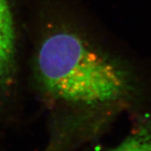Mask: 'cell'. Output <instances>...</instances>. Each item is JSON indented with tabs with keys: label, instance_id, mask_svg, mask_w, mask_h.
<instances>
[{
	"label": "cell",
	"instance_id": "obj_1",
	"mask_svg": "<svg viewBox=\"0 0 151 151\" xmlns=\"http://www.w3.org/2000/svg\"><path fill=\"white\" fill-rule=\"evenodd\" d=\"M29 23L26 81L56 121H81L82 114L128 94L125 71L90 40L64 0H35Z\"/></svg>",
	"mask_w": 151,
	"mask_h": 151
},
{
	"label": "cell",
	"instance_id": "obj_2",
	"mask_svg": "<svg viewBox=\"0 0 151 151\" xmlns=\"http://www.w3.org/2000/svg\"><path fill=\"white\" fill-rule=\"evenodd\" d=\"M24 37L19 0H0V115L16 101L26 81Z\"/></svg>",
	"mask_w": 151,
	"mask_h": 151
},
{
	"label": "cell",
	"instance_id": "obj_3",
	"mask_svg": "<svg viewBox=\"0 0 151 151\" xmlns=\"http://www.w3.org/2000/svg\"><path fill=\"white\" fill-rule=\"evenodd\" d=\"M110 151H151V122L140 125Z\"/></svg>",
	"mask_w": 151,
	"mask_h": 151
}]
</instances>
